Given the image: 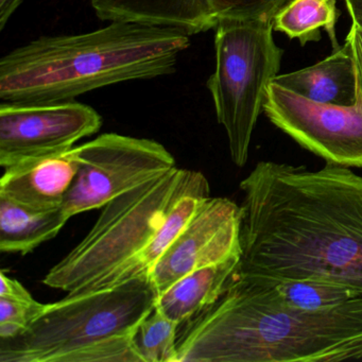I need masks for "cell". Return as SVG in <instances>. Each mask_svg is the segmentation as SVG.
Returning a JSON list of instances; mask_svg holds the SVG:
<instances>
[{"label": "cell", "instance_id": "cell-19", "mask_svg": "<svg viewBox=\"0 0 362 362\" xmlns=\"http://www.w3.org/2000/svg\"><path fill=\"white\" fill-rule=\"evenodd\" d=\"M289 0H214L216 18L273 20Z\"/></svg>", "mask_w": 362, "mask_h": 362}, {"label": "cell", "instance_id": "cell-5", "mask_svg": "<svg viewBox=\"0 0 362 362\" xmlns=\"http://www.w3.org/2000/svg\"><path fill=\"white\" fill-rule=\"evenodd\" d=\"M189 173L175 167L110 201L88 235L50 269L44 285L79 294L128 281Z\"/></svg>", "mask_w": 362, "mask_h": 362}, {"label": "cell", "instance_id": "cell-22", "mask_svg": "<svg viewBox=\"0 0 362 362\" xmlns=\"http://www.w3.org/2000/svg\"><path fill=\"white\" fill-rule=\"evenodd\" d=\"M23 1L24 0H0V30L5 29L6 25Z\"/></svg>", "mask_w": 362, "mask_h": 362}, {"label": "cell", "instance_id": "cell-8", "mask_svg": "<svg viewBox=\"0 0 362 362\" xmlns=\"http://www.w3.org/2000/svg\"><path fill=\"white\" fill-rule=\"evenodd\" d=\"M264 112L274 126L326 163L362 168L359 90L354 105H325L272 82L267 90Z\"/></svg>", "mask_w": 362, "mask_h": 362}, {"label": "cell", "instance_id": "cell-13", "mask_svg": "<svg viewBox=\"0 0 362 362\" xmlns=\"http://www.w3.org/2000/svg\"><path fill=\"white\" fill-rule=\"evenodd\" d=\"M240 259L230 258L185 275L158 296L156 306L168 319L182 325L221 296Z\"/></svg>", "mask_w": 362, "mask_h": 362}, {"label": "cell", "instance_id": "cell-18", "mask_svg": "<svg viewBox=\"0 0 362 362\" xmlns=\"http://www.w3.org/2000/svg\"><path fill=\"white\" fill-rule=\"evenodd\" d=\"M37 300H23L0 296V340H8L26 332L45 308Z\"/></svg>", "mask_w": 362, "mask_h": 362}, {"label": "cell", "instance_id": "cell-17", "mask_svg": "<svg viewBox=\"0 0 362 362\" xmlns=\"http://www.w3.org/2000/svg\"><path fill=\"white\" fill-rule=\"evenodd\" d=\"M179 326L154 307L133 336V344L141 362H177Z\"/></svg>", "mask_w": 362, "mask_h": 362}, {"label": "cell", "instance_id": "cell-15", "mask_svg": "<svg viewBox=\"0 0 362 362\" xmlns=\"http://www.w3.org/2000/svg\"><path fill=\"white\" fill-rule=\"evenodd\" d=\"M245 277L257 281L264 289L270 292L283 304L305 310H330L362 298L361 290L341 284L310 279Z\"/></svg>", "mask_w": 362, "mask_h": 362}, {"label": "cell", "instance_id": "cell-6", "mask_svg": "<svg viewBox=\"0 0 362 362\" xmlns=\"http://www.w3.org/2000/svg\"><path fill=\"white\" fill-rule=\"evenodd\" d=\"M215 29L216 67L207 88L228 135L230 158L243 167L284 52L275 44L272 20L222 18Z\"/></svg>", "mask_w": 362, "mask_h": 362}, {"label": "cell", "instance_id": "cell-7", "mask_svg": "<svg viewBox=\"0 0 362 362\" xmlns=\"http://www.w3.org/2000/svg\"><path fill=\"white\" fill-rule=\"evenodd\" d=\"M78 171L62 206L69 217L105 204L177 167L158 141L105 133L76 147Z\"/></svg>", "mask_w": 362, "mask_h": 362}, {"label": "cell", "instance_id": "cell-14", "mask_svg": "<svg viewBox=\"0 0 362 362\" xmlns=\"http://www.w3.org/2000/svg\"><path fill=\"white\" fill-rule=\"evenodd\" d=\"M69 219L63 206L35 211L0 198V251L26 255L54 239Z\"/></svg>", "mask_w": 362, "mask_h": 362}, {"label": "cell", "instance_id": "cell-23", "mask_svg": "<svg viewBox=\"0 0 362 362\" xmlns=\"http://www.w3.org/2000/svg\"><path fill=\"white\" fill-rule=\"evenodd\" d=\"M351 23L362 28V0H345Z\"/></svg>", "mask_w": 362, "mask_h": 362}, {"label": "cell", "instance_id": "cell-4", "mask_svg": "<svg viewBox=\"0 0 362 362\" xmlns=\"http://www.w3.org/2000/svg\"><path fill=\"white\" fill-rule=\"evenodd\" d=\"M158 294L149 277L46 304L26 332L0 340V362H141L133 336Z\"/></svg>", "mask_w": 362, "mask_h": 362}, {"label": "cell", "instance_id": "cell-20", "mask_svg": "<svg viewBox=\"0 0 362 362\" xmlns=\"http://www.w3.org/2000/svg\"><path fill=\"white\" fill-rule=\"evenodd\" d=\"M345 47L349 50L355 65L357 90L362 95V28L351 23Z\"/></svg>", "mask_w": 362, "mask_h": 362}, {"label": "cell", "instance_id": "cell-9", "mask_svg": "<svg viewBox=\"0 0 362 362\" xmlns=\"http://www.w3.org/2000/svg\"><path fill=\"white\" fill-rule=\"evenodd\" d=\"M103 117L75 100L0 105V166L71 149L100 130Z\"/></svg>", "mask_w": 362, "mask_h": 362}, {"label": "cell", "instance_id": "cell-2", "mask_svg": "<svg viewBox=\"0 0 362 362\" xmlns=\"http://www.w3.org/2000/svg\"><path fill=\"white\" fill-rule=\"evenodd\" d=\"M177 362L362 360V298L330 310L287 306L233 275L211 306L179 326Z\"/></svg>", "mask_w": 362, "mask_h": 362}, {"label": "cell", "instance_id": "cell-11", "mask_svg": "<svg viewBox=\"0 0 362 362\" xmlns=\"http://www.w3.org/2000/svg\"><path fill=\"white\" fill-rule=\"evenodd\" d=\"M0 198L35 211L62 206L78 171L76 147L6 167Z\"/></svg>", "mask_w": 362, "mask_h": 362}, {"label": "cell", "instance_id": "cell-10", "mask_svg": "<svg viewBox=\"0 0 362 362\" xmlns=\"http://www.w3.org/2000/svg\"><path fill=\"white\" fill-rule=\"evenodd\" d=\"M241 209L228 198L207 199L150 272L158 296L203 267L241 257Z\"/></svg>", "mask_w": 362, "mask_h": 362}, {"label": "cell", "instance_id": "cell-16", "mask_svg": "<svg viewBox=\"0 0 362 362\" xmlns=\"http://www.w3.org/2000/svg\"><path fill=\"white\" fill-rule=\"evenodd\" d=\"M338 18L336 0H289L273 18V28L303 46L319 41L323 28L336 50L340 48L336 39Z\"/></svg>", "mask_w": 362, "mask_h": 362}, {"label": "cell", "instance_id": "cell-12", "mask_svg": "<svg viewBox=\"0 0 362 362\" xmlns=\"http://www.w3.org/2000/svg\"><path fill=\"white\" fill-rule=\"evenodd\" d=\"M273 82L315 103L351 105L357 100L355 65L345 46L313 66L277 75Z\"/></svg>", "mask_w": 362, "mask_h": 362}, {"label": "cell", "instance_id": "cell-21", "mask_svg": "<svg viewBox=\"0 0 362 362\" xmlns=\"http://www.w3.org/2000/svg\"><path fill=\"white\" fill-rule=\"evenodd\" d=\"M0 296L5 298H16V300H33L35 298L31 296L30 292L16 279H11L6 274L5 271L0 273Z\"/></svg>", "mask_w": 362, "mask_h": 362}, {"label": "cell", "instance_id": "cell-3", "mask_svg": "<svg viewBox=\"0 0 362 362\" xmlns=\"http://www.w3.org/2000/svg\"><path fill=\"white\" fill-rule=\"evenodd\" d=\"M189 37L180 29L130 22L41 37L0 59V99L63 103L113 84L171 75Z\"/></svg>", "mask_w": 362, "mask_h": 362}, {"label": "cell", "instance_id": "cell-1", "mask_svg": "<svg viewBox=\"0 0 362 362\" xmlns=\"http://www.w3.org/2000/svg\"><path fill=\"white\" fill-rule=\"evenodd\" d=\"M239 187L243 253L235 275L362 291V177L330 163L308 170L264 160Z\"/></svg>", "mask_w": 362, "mask_h": 362}]
</instances>
